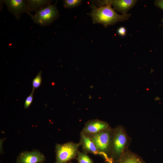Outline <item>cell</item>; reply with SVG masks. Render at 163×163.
<instances>
[{"instance_id":"8","label":"cell","mask_w":163,"mask_h":163,"mask_svg":"<svg viewBox=\"0 0 163 163\" xmlns=\"http://www.w3.org/2000/svg\"><path fill=\"white\" fill-rule=\"evenodd\" d=\"M109 127L108 123L105 121L98 119L91 120L85 123L81 132L85 134L94 133Z\"/></svg>"},{"instance_id":"9","label":"cell","mask_w":163,"mask_h":163,"mask_svg":"<svg viewBox=\"0 0 163 163\" xmlns=\"http://www.w3.org/2000/svg\"><path fill=\"white\" fill-rule=\"evenodd\" d=\"M79 142L84 152L101 156V154L94 142L85 133L81 132Z\"/></svg>"},{"instance_id":"7","label":"cell","mask_w":163,"mask_h":163,"mask_svg":"<svg viewBox=\"0 0 163 163\" xmlns=\"http://www.w3.org/2000/svg\"><path fill=\"white\" fill-rule=\"evenodd\" d=\"M46 158L44 155L38 150L25 151L18 156L16 163H43Z\"/></svg>"},{"instance_id":"20","label":"cell","mask_w":163,"mask_h":163,"mask_svg":"<svg viewBox=\"0 0 163 163\" xmlns=\"http://www.w3.org/2000/svg\"><path fill=\"white\" fill-rule=\"evenodd\" d=\"M68 163H72L71 162H68Z\"/></svg>"},{"instance_id":"2","label":"cell","mask_w":163,"mask_h":163,"mask_svg":"<svg viewBox=\"0 0 163 163\" xmlns=\"http://www.w3.org/2000/svg\"><path fill=\"white\" fill-rule=\"evenodd\" d=\"M131 141V138L123 126L119 125L113 129L111 138V159L117 162L128 148Z\"/></svg>"},{"instance_id":"5","label":"cell","mask_w":163,"mask_h":163,"mask_svg":"<svg viewBox=\"0 0 163 163\" xmlns=\"http://www.w3.org/2000/svg\"><path fill=\"white\" fill-rule=\"evenodd\" d=\"M57 2L36 12L30 17L35 23L43 26L50 24L57 19L59 16V11L56 5Z\"/></svg>"},{"instance_id":"12","label":"cell","mask_w":163,"mask_h":163,"mask_svg":"<svg viewBox=\"0 0 163 163\" xmlns=\"http://www.w3.org/2000/svg\"><path fill=\"white\" fill-rule=\"evenodd\" d=\"M51 0H27L29 15L32 16L30 12H36L44 8L51 5Z\"/></svg>"},{"instance_id":"4","label":"cell","mask_w":163,"mask_h":163,"mask_svg":"<svg viewBox=\"0 0 163 163\" xmlns=\"http://www.w3.org/2000/svg\"><path fill=\"white\" fill-rule=\"evenodd\" d=\"M81 145L80 142H70L62 144L57 143L55 146V163H68L77 156Z\"/></svg>"},{"instance_id":"6","label":"cell","mask_w":163,"mask_h":163,"mask_svg":"<svg viewBox=\"0 0 163 163\" xmlns=\"http://www.w3.org/2000/svg\"><path fill=\"white\" fill-rule=\"evenodd\" d=\"M3 2L8 10L18 20L21 14L26 13L29 14L27 0H4Z\"/></svg>"},{"instance_id":"14","label":"cell","mask_w":163,"mask_h":163,"mask_svg":"<svg viewBox=\"0 0 163 163\" xmlns=\"http://www.w3.org/2000/svg\"><path fill=\"white\" fill-rule=\"evenodd\" d=\"M63 1L64 6L68 8H72L78 6L82 2L81 0H65Z\"/></svg>"},{"instance_id":"10","label":"cell","mask_w":163,"mask_h":163,"mask_svg":"<svg viewBox=\"0 0 163 163\" xmlns=\"http://www.w3.org/2000/svg\"><path fill=\"white\" fill-rule=\"evenodd\" d=\"M136 2L135 0H111V4L115 10L125 15L127 14L128 11L135 5Z\"/></svg>"},{"instance_id":"13","label":"cell","mask_w":163,"mask_h":163,"mask_svg":"<svg viewBox=\"0 0 163 163\" xmlns=\"http://www.w3.org/2000/svg\"><path fill=\"white\" fill-rule=\"evenodd\" d=\"M77 156L76 159L78 163H94L87 153L78 151Z\"/></svg>"},{"instance_id":"17","label":"cell","mask_w":163,"mask_h":163,"mask_svg":"<svg viewBox=\"0 0 163 163\" xmlns=\"http://www.w3.org/2000/svg\"><path fill=\"white\" fill-rule=\"evenodd\" d=\"M126 30V28L123 27H120L118 30V33L120 35L124 36L125 35Z\"/></svg>"},{"instance_id":"16","label":"cell","mask_w":163,"mask_h":163,"mask_svg":"<svg viewBox=\"0 0 163 163\" xmlns=\"http://www.w3.org/2000/svg\"><path fill=\"white\" fill-rule=\"evenodd\" d=\"M34 89H33L32 92L31 94L27 97L25 100L24 104V108L25 109H27L28 108L30 105L33 100V94Z\"/></svg>"},{"instance_id":"18","label":"cell","mask_w":163,"mask_h":163,"mask_svg":"<svg viewBox=\"0 0 163 163\" xmlns=\"http://www.w3.org/2000/svg\"><path fill=\"white\" fill-rule=\"evenodd\" d=\"M155 3L157 7L163 10V0H156Z\"/></svg>"},{"instance_id":"19","label":"cell","mask_w":163,"mask_h":163,"mask_svg":"<svg viewBox=\"0 0 163 163\" xmlns=\"http://www.w3.org/2000/svg\"><path fill=\"white\" fill-rule=\"evenodd\" d=\"M104 163H116V162L113 161L112 160H104Z\"/></svg>"},{"instance_id":"1","label":"cell","mask_w":163,"mask_h":163,"mask_svg":"<svg viewBox=\"0 0 163 163\" xmlns=\"http://www.w3.org/2000/svg\"><path fill=\"white\" fill-rule=\"evenodd\" d=\"M90 7L92 11L87 14L91 18L93 23L102 24L105 28L118 22L126 21L130 16V14H118L111 8V5L97 8L92 3Z\"/></svg>"},{"instance_id":"15","label":"cell","mask_w":163,"mask_h":163,"mask_svg":"<svg viewBox=\"0 0 163 163\" xmlns=\"http://www.w3.org/2000/svg\"><path fill=\"white\" fill-rule=\"evenodd\" d=\"M42 72L40 71L36 77L34 79L32 82L33 89L38 88L42 82Z\"/></svg>"},{"instance_id":"3","label":"cell","mask_w":163,"mask_h":163,"mask_svg":"<svg viewBox=\"0 0 163 163\" xmlns=\"http://www.w3.org/2000/svg\"><path fill=\"white\" fill-rule=\"evenodd\" d=\"M113 129L108 128L94 133L85 134L95 144L104 160L110 158L111 135Z\"/></svg>"},{"instance_id":"11","label":"cell","mask_w":163,"mask_h":163,"mask_svg":"<svg viewBox=\"0 0 163 163\" xmlns=\"http://www.w3.org/2000/svg\"><path fill=\"white\" fill-rule=\"evenodd\" d=\"M116 163H146L137 154L128 148L123 153L120 159Z\"/></svg>"}]
</instances>
